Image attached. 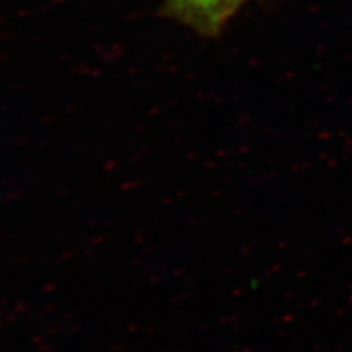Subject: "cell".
<instances>
[{
    "label": "cell",
    "mask_w": 352,
    "mask_h": 352,
    "mask_svg": "<svg viewBox=\"0 0 352 352\" xmlns=\"http://www.w3.org/2000/svg\"><path fill=\"white\" fill-rule=\"evenodd\" d=\"M170 5L190 24L213 30L234 9L235 0H170Z\"/></svg>",
    "instance_id": "6da1fadb"
}]
</instances>
